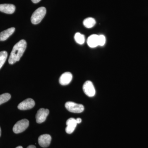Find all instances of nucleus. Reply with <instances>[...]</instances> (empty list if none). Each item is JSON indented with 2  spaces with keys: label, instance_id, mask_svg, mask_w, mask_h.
<instances>
[{
  "label": "nucleus",
  "instance_id": "f257e3e1",
  "mask_svg": "<svg viewBox=\"0 0 148 148\" xmlns=\"http://www.w3.org/2000/svg\"><path fill=\"white\" fill-rule=\"evenodd\" d=\"M27 45V42L24 40H21L14 45L9 58V64L12 65L20 60L26 50Z\"/></svg>",
  "mask_w": 148,
  "mask_h": 148
},
{
  "label": "nucleus",
  "instance_id": "f03ea898",
  "mask_svg": "<svg viewBox=\"0 0 148 148\" xmlns=\"http://www.w3.org/2000/svg\"><path fill=\"white\" fill-rule=\"evenodd\" d=\"M46 14L45 8L41 7L37 9L32 14L31 21L34 24H38L41 21Z\"/></svg>",
  "mask_w": 148,
  "mask_h": 148
},
{
  "label": "nucleus",
  "instance_id": "7ed1b4c3",
  "mask_svg": "<svg viewBox=\"0 0 148 148\" xmlns=\"http://www.w3.org/2000/svg\"><path fill=\"white\" fill-rule=\"evenodd\" d=\"M66 109L71 112L79 113L84 110V106L82 104H77L73 102H67L65 104Z\"/></svg>",
  "mask_w": 148,
  "mask_h": 148
},
{
  "label": "nucleus",
  "instance_id": "20e7f679",
  "mask_svg": "<svg viewBox=\"0 0 148 148\" xmlns=\"http://www.w3.org/2000/svg\"><path fill=\"white\" fill-rule=\"evenodd\" d=\"M29 120L27 119L19 121L14 126L13 131L16 134L24 132L29 127Z\"/></svg>",
  "mask_w": 148,
  "mask_h": 148
},
{
  "label": "nucleus",
  "instance_id": "39448f33",
  "mask_svg": "<svg viewBox=\"0 0 148 148\" xmlns=\"http://www.w3.org/2000/svg\"><path fill=\"white\" fill-rule=\"evenodd\" d=\"M83 90L85 94L89 97H93L95 94V87L90 81H87L83 86Z\"/></svg>",
  "mask_w": 148,
  "mask_h": 148
},
{
  "label": "nucleus",
  "instance_id": "423d86ee",
  "mask_svg": "<svg viewBox=\"0 0 148 148\" xmlns=\"http://www.w3.org/2000/svg\"><path fill=\"white\" fill-rule=\"evenodd\" d=\"M49 113V110L48 109L44 108L39 109L37 112L36 116V121L37 123H41L45 121Z\"/></svg>",
  "mask_w": 148,
  "mask_h": 148
},
{
  "label": "nucleus",
  "instance_id": "0eeeda50",
  "mask_svg": "<svg viewBox=\"0 0 148 148\" xmlns=\"http://www.w3.org/2000/svg\"><path fill=\"white\" fill-rule=\"evenodd\" d=\"M35 101L32 98H27L19 103L18 106V108L21 110H29L34 107Z\"/></svg>",
  "mask_w": 148,
  "mask_h": 148
},
{
  "label": "nucleus",
  "instance_id": "6e6552de",
  "mask_svg": "<svg viewBox=\"0 0 148 148\" xmlns=\"http://www.w3.org/2000/svg\"><path fill=\"white\" fill-rule=\"evenodd\" d=\"M51 136L48 134H44L39 136L38 139L39 144L43 148H46L50 145L51 142Z\"/></svg>",
  "mask_w": 148,
  "mask_h": 148
},
{
  "label": "nucleus",
  "instance_id": "1a4fd4ad",
  "mask_svg": "<svg viewBox=\"0 0 148 148\" xmlns=\"http://www.w3.org/2000/svg\"><path fill=\"white\" fill-rule=\"evenodd\" d=\"M73 79V75L70 72H65L62 74L59 78L60 84L63 86L67 85L71 83Z\"/></svg>",
  "mask_w": 148,
  "mask_h": 148
},
{
  "label": "nucleus",
  "instance_id": "9d476101",
  "mask_svg": "<svg viewBox=\"0 0 148 148\" xmlns=\"http://www.w3.org/2000/svg\"><path fill=\"white\" fill-rule=\"evenodd\" d=\"M67 127L66 128V133L71 134L74 132L77 125L76 120L73 118H71L67 121L66 123Z\"/></svg>",
  "mask_w": 148,
  "mask_h": 148
},
{
  "label": "nucleus",
  "instance_id": "9b49d317",
  "mask_svg": "<svg viewBox=\"0 0 148 148\" xmlns=\"http://www.w3.org/2000/svg\"><path fill=\"white\" fill-rule=\"evenodd\" d=\"M15 6L10 4H0V11L8 14H12L15 10Z\"/></svg>",
  "mask_w": 148,
  "mask_h": 148
},
{
  "label": "nucleus",
  "instance_id": "f8f14e48",
  "mask_svg": "<svg viewBox=\"0 0 148 148\" xmlns=\"http://www.w3.org/2000/svg\"><path fill=\"white\" fill-rule=\"evenodd\" d=\"M87 43L90 48H95L98 45V35L92 34L88 37L87 40Z\"/></svg>",
  "mask_w": 148,
  "mask_h": 148
},
{
  "label": "nucleus",
  "instance_id": "ddd939ff",
  "mask_svg": "<svg viewBox=\"0 0 148 148\" xmlns=\"http://www.w3.org/2000/svg\"><path fill=\"white\" fill-rule=\"evenodd\" d=\"M15 30V28L12 27L1 32L0 33V41H3L8 39L14 33Z\"/></svg>",
  "mask_w": 148,
  "mask_h": 148
},
{
  "label": "nucleus",
  "instance_id": "4468645a",
  "mask_svg": "<svg viewBox=\"0 0 148 148\" xmlns=\"http://www.w3.org/2000/svg\"><path fill=\"white\" fill-rule=\"evenodd\" d=\"M96 24V21L92 17H88L85 18L83 21V24L85 27L88 29H90L95 26Z\"/></svg>",
  "mask_w": 148,
  "mask_h": 148
},
{
  "label": "nucleus",
  "instance_id": "2eb2a0df",
  "mask_svg": "<svg viewBox=\"0 0 148 148\" xmlns=\"http://www.w3.org/2000/svg\"><path fill=\"white\" fill-rule=\"evenodd\" d=\"M74 38L76 42L81 45L84 44L85 41V36L80 33H77L75 34L74 36Z\"/></svg>",
  "mask_w": 148,
  "mask_h": 148
},
{
  "label": "nucleus",
  "instance_id": "dca6fc26",
  "mask_svg": "<svg viewBox=\"0 0 148 148\" xmlns=\"http://www.w3.org/2000/svg\"><path fill=\"white\" fill-rule=\"evenodd\" d=\"M7 57L8 53L7 51H2L0 52V69L5 63Z\"/></svg>",
  "mask_w": 148,
  "mask_h": 148
},
{
  "label": "nucleus",
  "instance_id": "f3484780",
  "mask_svg": "<svg viewBox=\"0 0 148 148\" xmlns=\"http://www.w3.org/2000/svg\"><path fill=\"white\" fill-rule=\"evenodd\" d=\"M10 98V94L8 93H3L0 95V105L7 102Z\"/></svg>",
  "mask_w": 148,
  "mask_h": 148
},
{
  "label": "nucleus",
  "instance_id": "a211bd4d",
  "mask_svg": "<svg viewBox=\"0 0 148 148\" xmlns=\"http://www.w3.org/2000/svg\"><path fill=\"white\" fill-rule=\"evenodd\" d=\"M106 38L104 35H98V45L99 46H103L106 44Z\"/></svg>",
  "mask_w": 148,
  "mask_h": 148
},
{
  "label": "nucleus",
  "instance_id": "6ab92c4d",
  "mask_svg": "<svg viewBox=\"0 0 148 148\" xmlns=\"http://www.w3.org/2000/svg\"><path fill=\"white\" fill-rule=\"evenodd\" d=\"M76 120L77 124H79V123H81L82 121L81 119L79 118H77V119H76Z\"/></svg>",
  "mask_w": 148,
  "mask_h": 148
},
{
  "label": "nucleus",
  "instance_id": "aec40b11",
  "mask_svg": "<svg viewBox=\"0 0 148 148\" xmlns=\"http://www.w3.org/2000/svg\"><path fill=\"white\" fill-rule=\"evenodd\" d=\"M32 1L33 2V3H37L39 2L41 0H32Z\"/></svg>",
  "mask_w": 148,
  "mask_h": 148
},
{
  "label": "nucleus",
  "instance_id": "412c9836",
  "mask_svg": "<svg viewBox=\"0 0 148 148\" xmlns=\"http://www.w3.org/2000/svg\"><path fill=\"white\" fill-rule=\"evenodd\" d=\"M27 148H36V147L35 146L31 145L28 146Z\"/></svg>",
  "mask_w": 148,
  "mask_h": 148
},
{
  "label": "nucleus",
  "instance_id": "4be33fe9",
  "mask_svg": "<svg viewBox=\"0 0 148 148\" xmlns=\"http://www.w3.org/2000/svg\"><path fill=\"white\" fill-rule=\"evenodd\" d=\"M1 127H0V137H1Z\"/></svg>",
  "mask_w": 148,
  "mask_h": 148
},
{
  "label": "nucleus",
  "instance_id": "5701e85b",
  "mask_svg": "<svg viewBox=\"0 0 148 148\" xmlns=\"http://www.w3.org/2000/svg\"><path fill=\"white\" fill-rule=\"evenodd\" d=\"M16 148H23V147L21 146H18V147H17Z\"/></svg>",
  "mask_w": 148,
  "mask_h": 148
}]
</instances>
